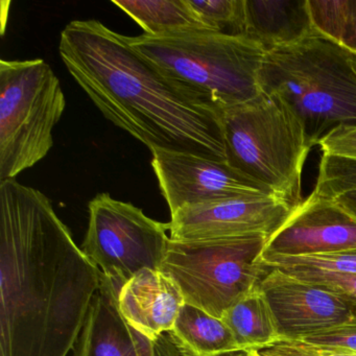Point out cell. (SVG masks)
Wrapping results in <instances>:
<instances>
[{"label": "cell", "mask_w": 356, "mask_h": 356, "mask_svg": "<svg viewBox=\"0 0 356 356\" xmlns=\"http://www.w3.org/2000/svg\"><path fill=\"white\" fill-rule=\"evenodd\" d=\"M101 283L51 200L1 181L0 356H67Z\"/></svg>", "instance_id": "1"}, {"label": "cell", "mask_w": 356, "mask_h": 356, "mask_svg": "<svg viewBox=\"0 0 356 356\" xmlns=\"http://www.w3.org/2000/svg\"><path fill=\"white\" fill-rule=\"evenodd\" d=\"M59 54L103 115L149 151L227 161L222 112L141 57L128 37L97 20H74L62 31Z\"/></svg>", "instance_id": "2"}, {"label": "cell", "mask_w": 356, "mask_h": 356, "mask_svg": "<svg viewBox=\"0 0 356 356\" xmlns=\"http://www.w3.org/2000/svg\"><path fill=\"white\" fill-rule=\"evenodd\" d=\"M352 54L318 34L266 51L258 74L260 92L297 118L310 149L341 126H356V72Z\"/></svg>", "instance_id": "3"}, {"label": "cell", "mask_w": 356, "mask_h": 356, "mask_svg": "<svg viewBox=\"0 0 356 356\" xmlns=\"http://www.w3.org/2000/svg\"><path fill=\"white\" fill-rule=\"evenodd\" d=\"M131 47L166 76L222 112L260 95L258 74L266 51L243 36L195 32L128 37Z\"/></svg>", "instance_id": "4"}, {"label": "cell", "mask_w": 356, "mask_h": 356, "mask_svg": "<svg viewBox=\"0 0 356 356\" xmlns=\"http://www.w3.org/2000/svg\"><path fill=\"white\" fill-rule=\"evenodd\" d=\"M227 162L297 209L310 147L297 118L274 97H257L222 112Z\"/></svg>", "instance_id": "5"}, {"label": "cell", "mask_w": 356, "mask_h": 356, "mask_svg": "<svg viewBox=\"0 0 356 356\" xmlns=\"http://www.w3.org/2000/svg\"><path fill=\"white\" fill-rule=\"evenodd\" d=\"M66 107L59 79L42 59L0 61V182L44 159Z\"/></svg>", "instance_id": "6"}, {"label": "cell", "mask_w": 356, "mask_h": 356, "mask_svg": "<svg viewBox=\"0 0 356 356\" xmlns=\"http://www.w3.org/2000/svg\"><path fill=\"white\" fill-rule=\"evenodd\" d=\"M268 235L250 234L168 243L160 270L182 291L185 303L222 318L268 274L261 261Z\"/></svg>", "instance_id": "7"}, {"label": "cell", "mask_w": 356, "mask_h": 356, "mask_svg": "<svg viewBox=\"0 0 356 356\" xmlns=\"http://www.w3.org/2000/svg\"><path fill=\"white\" fill-rule=\"evenodd\" d=\"M88 209V228L81 249L116 289L145 268H161L170 241V222H157L109 193L95 195Z\"/></svg>", "instance_id": "8"}, {"label": "cell", "mask_w": 356, "mask_h": 356, "mask_svg": "<svg viewBox=\"0 0 356 356\" xmlns=\"http://www.w3.org/2000/svg\"><path fill=\"white\" fill-rule=\"evenodd\" d=\"M154 172L170 213L185 206L243 197H275L227 161L188 152H152Z\"/></svg>", "instance_id": "9"}, {"label": "cell", "mask_w": 356, "mask_h": 356, "mask_svg": "<svg viewBox=\"0 0 356 356\" xmlns=\"http://www.w3.org/2000/svg\"><path fill=\"white\" fill-rule=\"evenodd\" d=\"M276 197H243L185 206L170 213V239L205 241L250 234L272 236L293 212Z\"/></svg>", "instance_id": "10"}, {"label": "cell", "mask_w": 356, "mask_h": 356, "mask_svg": "<svg viewBox=\"0 0 356 356\" xmlns=\"http://www.w3.org/2000/svg\"><path fill=\"white\" fill-rule=\"evenodd\" d=\"M258 286L274 314L280 341H302L356 318L343 298L277 268H268Z\"/></svg>", "instance_id": "11"}, {"label": "cell", "mask_w": 356, "mask_h": 356, "mask_svg": "<svg viewBox=\"0 0 356 356\" xmlns=\"http://www.w3.org/2000/svg\"><path fill=\"white\" fill-rule=\"evenodd\" d=\"M356 249V218L337 201L310 193L268 239L261 259L308 257Z\"/></svg>", "instance_id": "12"}, {"label": "cell", "mask_w": 356, "mask_h": 356, "mask_svg": "<svg viewBox=\"0 0 356 356\" xmlns=\"http://www.w3.org/2000/svg\"><path fill=\"white\" fill-rule=\"evenodd\" d=\"M184 304L177 283L160 270L145 268L118 293V312L124 322L152 341L172 331Z\"/></svg>", "instance_id": "13"}, {"label": "cell", "mask_w": 356, "mask_h": 356, "mask_svg": "<svg viewBox=\"0 0 356 356\" xmlns=\"http://www.w3.org/2000/svg\"><path fill=\"white\" fill-rule=\"evenodd\" d=\"M114 283L102 275L74 356H155V341L137 332L120 316Z\"/></svg>", "instance_id": "14"}, {"label": "cell", "mask_w": 356, "mask_h": 356, "mask_svg": "<svg viewBox=\"0 0 356 356\" xmlns=\"http://www.w3.org/2000/svg\"><path fill=\"white\" fill-rule=\"evenodd\" d=\"M245 38L264 51L297 44L318 34L308 0H245Z\"/></svg>", "instance_id": "15"}, {"label": "cell", "mask_w": 356, "mask_h": 356, "mask_svg": "<svg viewBox=\"0 0 356 356\" xmlns=\"http://www.w3.org/2000/svg\"><path fill=\"white\" fill-rule=\"evenodd\" d=\"M182 356H228L241 353L229 327L222 318L185 303L170 333Z\"/></svg>", "instance_id": "16"}, {"label": "cell", "mask_w": 356, "mask_h": 356, "mask_svg": "<svg viewBox=\"0 0 356 356\" xmlns=\"http://www.w3.org/2000/svg\"><path fill=\"white\" fill-rule=\"evenodd\" d=\"M112 3L132 18L149 36L213 32L191 9L188 0H114Z\"/></svg>", "instance_id": "17"}, {"label": "cell", "mask_w": 356, "mask_h": 356, "mask_svg": "<svg viewBox=\"0 0 356 356\" xmlns=\"http://www.w3.org/2000/svg\"><path fill=\"white\" fill-rule=\"evenodd\" d=\"M222 320L241 352L260 351L280 341L274 314L259 286L227 309Z\"/></svg>", "instance_id": "18"}, {"label": "cell", "mask_w": 356, "mask_h": 356, "mask_svg": "<svg viewBox=\"0 0 356 356\" xmlns=\"http://www.w3.org/2000/svg\"><path fill=\"white\" fill-rule=\"evenodd\" d=\"M316 30L356 55V0H308Z\"/></svg>", "instance_id": "19"}, {"label": "cell", "mask_w": 356, "mask_h": 356, "mask_svg": "<svg viewBox=\"0 0 356 356\" xmlns=\"http://www.w3.org/2000/svg\"><path fill=\"white\" fill-rule=\"evenodd\" d=\"M268 268H277L291 276L330 273L356 275V249L308 257H277L261 259Z\"/></svg>", "instance_id": "20"}, {"label": "cell", "mask_w": 356, "mask_h": 356, "mask_svg": "<svg viewBox=\"0 0 356 356\" xmlns=\"http://www.w3.org/2000/svg\"><path fill=\"white\" fill-rule=\"evenodd\" d=\"M188 3L213 32L245 37V0H188Z\"/></svg>", "instance_id": "21"}, {"label": "cell", "mask_w": 356, "mask_h": 356, "mask_svg": "<svg viewBox=\"0 0 356 356\" xmlns=\"http://www.w3.org/2000/svg\"><path fill=\"white\" fill-rule=\"evenodd\" d=\"M351 191H356V159L323 155L312 195L333 200Z\"/></svg>", "instance_id": "22"}, {"label": "cell", "mask_w": 356, "mask_h": 356, "mask_svg": "<svg viewBox=\"0 0 356 356\" xmlns=\"http://www.w3.org/2000/svg\"><path fill=\"white\" fill-rule=\"evenodd\" d=\"M300 341L325 349L356 353V318L328 330L314 333Z\"/></svg>", "instance_id": "23"}, {"label": "cell", "mask_w": 356, "mask_h": 356, "mask_svg": "<svg viewBox=\"0 0 356 356\" xmlns=\"http://www.w3.org/2000/svg\"><path fill=\"white\" fill-rule=\"evenodd\" d=\"M293 277L316 283L339 296L353 307L356 314V275L312 273Z\"/></svg>", "instance_id": "24"}, {"label": "cell", "mask_w": 356, "mask_h": 356, "mask_svg": "<svg viewBox=\"0 0 356 356\" xmlns=\"http://www.w3.org/2000/svg\"><path fill=\"white\" fill-rule=\"evenodd\" d=\"M323 155L356 159V126H341L331 131L318 143Z\"/></svg>", "instance_id": "25"}, {"label": "cell", "mask_w": 356, "mask_h": 356, "mask_svg": "<svg viewBox=\"0 0 356 356\" xmlns=\"http://www.w3.org/2000/svg\"><path fill=\"white\" fill-rule=\"evenodd\" d=\"M262 356H337L324 348L308 345L300 341H281L260 350Z\"/></svg>", "instance_id": "26"}, {"label": "cell", "mask_w": 356, "mask_h": 356, "mask_svg": "<svg viewBox=\"0 0 356 356\" xmlns=\"http://www.w3.org/2000/svg\"><path fill=\"white\" fill-rule=\"evenodd\" d=\"M333 200L337 201L341 207L345 208L354 218H356V191L343 193Z\"/></svg>", "instance_id": "27"}, {"label": "cell", "mask_w": 356, "mask_h": 356, "mask_svg": "<svg viewBox=\"0 0 356 356\" xmlns=\"http://www.w3.org/2000/svg\"><path fill=\"white\" fill-rule=\"evenodd\" d=\"M243 356H262L257 350H251V351L243 352Z\"/></svg>", "instance_id": "28"}, {"label": "cell", "mask_w": 356, "mask_h": 356, "mask_svg": "<svg viewBox=\"0 0 356 356\" xmlns=\"http://www.w3.org/2000/svg\"><path fill=\"white\" fill-rule=\"evenodd\" d=\"M351 61L352 65H353L354 70H355L356 72V55H353V54H352Z\"/></svg>", "instance_id": "29"}, {"label": "cell", "mask_w": 356, "mask_h": 356, "mask_svg": "<svg viewBox=\"0 0 356 356\" xmlns=\"http://www.w3.org/2000/svg\"><path fill=\"white\" fill-rule=\"evenodd\" d=\"M228 356H243V352H241V353H235V354H231V355Z\"/></svg>", "instance_id": "30"}]
</instances>
